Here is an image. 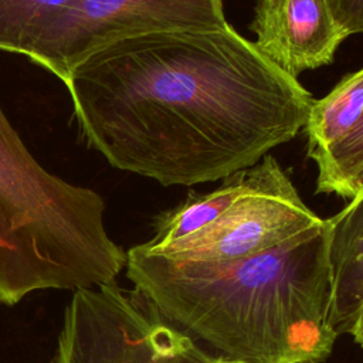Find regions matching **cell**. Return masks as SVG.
<instances>
[{
    "label": "cell",
    "instance_id": "3",
    "mask_svg": "<svg viewBox=\"0 0 363 363\" xmlns=\"http://www.w3.org/2000/svg\"><path fill=\"white\" fill-rule=\"evenodd\" d=\"M104 213L96 191L34 159L0 105V303L113 282L126 252L109 237Z\"/></svg>",
    "mask_w": 363,
    "mask_h": 363
},
{
    "label": "cell",
    "instance_id": "13",
    "mask_svg": "<svg viewBox=\"0 0 363 363\" xmlns=\"http://www.w3.org/2000/svg\"><path fill=\"white\" fill-rule=\"evenodd\" d=\"M333 20L349 37L363 33V0H325Z\"/></svg>",
    "mask_w": 363,
    "mask_h": 363
},
{
    "label": "cell",
    "instance_id": "10",
    "mask_svg": "<svg viewBox=\"0 0 363 363\" xmlns=\"http://www.w3.org/2000/svg\"><path fill=\"white\" fill-rule=\"evenodd\" d=\"M363 111V68L345 77L326 96L313 99L303 126L308 156L312 159L340 139Z\"/></svg>",
    "mask_w": 363,
    "mask_h": 363
},
{
    "label": "cell",
    "instance_id": "2",
    "mask_svg": "<svg viewBox=\"0 0 363 363\" xmlns=\"http://www.w3.org/2000/svg\"><path fill=\"white\" fill-rule=\"evenodd\" d=\"M126 277L172 325L235 363H322L335 346L329 221L227 262L135 245Z\"/></svg>",
    "mask_w": 363,
    "mask_h": 363
},
{
    "label": "cell",
    "instance_id": "6",
    "mask_svg": "<svg viewBox=\"0 0 363 363\" xmlns=\"http://www.w3.org/2000/svg\"><path fill=\"white\" fill-rule=\"evenodd\" d=\"M254 166L251 187L214 221L159 248L139 245L176 259L227 262L272 250L323 221L303 203L274 156Z\"/></svg>",
    "mask_w": 363,
    "mask_h": 363
},
{
    "label": "cell",
    "instance_id": "8",
    "mask_svg": "<svg viewBox=\"0 0 363 363\" xmlns=\"http://www.w3.org/2000/svg\"><path fill=\"white\" fill-rule=\"evenodd\" d=\"M328 221L332 326L339 336L352 333L363 309V193Z\"/></svg>",
    "mask_w": 363,
    "mask_h": 363
},
{
    "label": "cell",
    "instance_id": "4",
    "mask_svg": "<svg viewBox=\"0 0 363 363\" xmlns=\"http://www.w3.org/2000/svg\"><path fill=\"white\" fill-rule=\"evenodd\" d=\"M50 363H235L172 325L116 281L74 291Z\"/></svg>",
    "mask_w": 363,
    "mask_h": 363
},
{
    "label": "cell",
    "instance_id": "12",
    "mask_svg": "<svg viewBox=\"0 0 363 363\" xmlns=\"http://www.w3.org/2000/svg\"><path fill=\"white\" fill-rule=\"evenodd\" d=\"M75 0H0V51L26 55L41 30Z\"/></svg>",
    "mask_w": 363,
    "mask_h": 363
},
{
    "label": "cell",
    "instance_id": "9",
    "mask_svg": "<svg viewBox=\"0 0 363 363\" xmlns=\"http://www.w3.org/2000/svg\"><path fill=\"white\" fill-rule=\"evenodd\" d=\"M254 179L255 166H251L228 176L218 189L210 193L190 194L182 204L156 218L155 234L143 244L149 248H159L206 227L247 191Z\"/></svg>",
    "mask_w": 363,
    "mask_h": 363
},
{
    "label": "cell",
    "instance_id": "14",
    "mask_svg": "<svg viewBox=\"0 0 363 363\" xmlns=\"http://www.w3.org/2000/svg\"><path fill=\"white\" fill-rule=\"evenodd\" d=\"M350 335L353 336V339H354V342H356L357 345L363 346V309H362V312L359 313L357 320H356L354 328H353V330H352Z\"/></svg>",
    "mask_w": 363,
    "mask_h": 363
},
{
    "label": "cell",
    "instance_id": "11",
    "mask_svg": "<svg viewBox=\"0 0 363 363\" xmlns=\"http://www.w3.org/2000/svg\"><path fill=\"white\" fill-rule=\"evenodd\" d=\"M318 166L316 193L353 200L363 193V111L336 142L312 157Z\"/></svg>",
    "mask_w": 363,
    "mask_h": 363
},
{
    "label": "cell",
    "instance_id": "7",
    "mask_svg": "<svg viewBox=\"0 0 363 363\" xmlns=\"http://www.w3.org/2000/svg\"><path fill=\"white\" fill-rule=\"evenodd\" d=\"M251 30L255 47L292 78L330 64L347 38L325 0H258Z\"/></svg>",
    "mask_w": 363,
    "mask_h": 363
},
{
    "label": "cell",
    "instance_id": "5",
    "mask_svg": "<svg viewBox=\"0 0 363 363\" xmlns=\"http://www.w3.org/2000/svg\"><path fill=\"white\" fill-rule=\"evenodd\" d=\"M227 24L223 0H75L41 30L26 57L64 84L69 71L104 44Z\"/></svg>",
    "mask_w": 363,
    "mask_h": 363
},
{
    "label": "cell",
    "instance_id": "1",
    "mask_svg": "<svg viewBox=\"0 0 363 363\" xmlns=\"http://www.w3.org/2000/svg\"><path fill=\"white\" fill-rule=\"evenodd\" d=\"M64 85L88 146L163 186L254 166L303 129L313 102L230 24L104 44Z\"/></svg>",
    "mask_w": 363,
    "mask_h": 363
}]
</instances>
